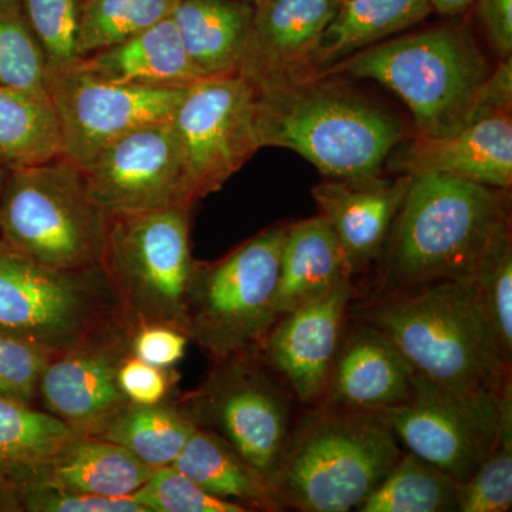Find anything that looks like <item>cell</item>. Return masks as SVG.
I'll return each mask as SVG.
<instances>
[{
    "label": "cell",
    "mask_w": 512,
    "mask_h": 512,
    "mask_svg": "<svg viewBox=\"0 0 512 512\" xmlns=\"http://www.w3.org/2000/svg\"><path fill=\"white\" fill-rule=\"evenodd\" d=\"M6 0H0V5H2V3H5Z\"/></svg>",
    "instance_id": "cell-46"
},
{
    "label": "cell",
    "mask_w": 512,
    "mask_h": 512,
    "mask_svg": "<svg viewBox=\"0 0 512 512\" xmlns=\"http://www.w3.org/2000/svg\"><path fill=\"white\" fill-rule=\"evenodd\" d=\"M399 457L396 437L375 414L323 406L291 433L269 485L282 507L348 512Z\"/></svg>",
    "instance_id": "cell-5"
},
{
    "label": "cell",
    "mask_w": 512,
    "mask_h": 512,
    "mask_svg": "<svg viewBox=\"0 0 512 512\" xmlns=\"http://www.w3.org/2000/svg\"><path fill=\"white\" fill-rule=\"evenodd\" d=\"M481 25L500 56L512 52V0H477Z\"/></svg>",
    "instance_id": "cell-42"
},
{
    "label": "cell",
    "mask_w": 512,
    "mask_h": 512,
    "mask_svg": "<svg viewBox=\"0 0 512 512\" xmlns=\"http://www.w3.org/2000/svg\"><path fill=\"white\" fill-rule=\"evenodd\" d=\"M413 379L412 366L392 340L363 322L343 333L323 393L325 406L377 413L403 403L412 394Z\"/></svg>",
    "instance_id": "cell-19"
},
{
    "label": "cell",
    "mask_w": 512,
    "mask_h": 512,
    "mask_svg": "<svg viewBox=\"0 0 512 512\" xmlns=\"http://www.w3.org/2000/svg\"><path fill=\"white\" fill-rule=\"evenodd\" d=\"M37 42L45 53L49 73L79 62V33L84 0H20Z\"/></svg>",
    "instance_id": "cell-33"
},
{
    "label": "cell",
    "mask_w": 512,
    "mask_h": 512,
    "mask_svg": "<svg viewBox=\"0 0 512 512\" xmlns=\"http://www.w3.org/2000/svg\"><path fill=\"white\" fill-rule=\"evenodd\" d=\"M286 227L259 232L221 261L195 262L185 335L214 362L256 350L279 319V265Z\"/></svg>",
    "instance_id": "cell-8"
},
{
    "label": "cell",
    "mask_w": 512,
    "mask_h": 512,
    "mask_svg": "<svg viewBox=\"0 0 512 512\" xmlns=\"http://www.w3.org/2000/svg\"><path fill=\"white\" fill-rule=\"evenodd\" d=\"M79 66L107 82L147 89H184L200 80L171 16L119 45L82 57Z\"/></svg>",
    "instance_id": "cell-22"
},
{
    "label": "cell",
    "mask_w": 512,
    "mask_h": 512,
    "mask_svg": "<svg viewBox=\"0 0 512 512\" xmlns=\"http://www.w3.org/2000/svg\"><path fill=\"white\" fill-rule=\"evenodd\" d=\"M10 173H12V168L0 161V202H2L3 192H5L6 184H8Z\"/></svg>",
    "instance_id": "cell-44"
},
{
    "label": "cell",
    "mask_w": 512,
    "mask_h": 512,
    "mask_svg": "<svg viewBox=\"0 0 512 512\" xmlns=\"http://www.w3.org/2000/svg\"><path fill=\"white\" fill-rule=\"evenodd\" d=\"M431 13L430 0H340L320 37L309 77L412 28Z\"/></svg>",
    "instance_id": "cell-26"
},
{
    "label": "cell",
    "mask_w": 512,
    "mask_h": 512,
    "mask_svg": "<svg viewBox=\"0 0 512 512\" xmlns=\"http://www.w3.org/2000/svg\"><path fill=\"white\" fill-rule=\"evenodd\" d=\"M82 173L90 197L110 217L194 205L173 119L119 138Z\"/></svg>",
    "instance_id": "cell-14"
},
{
    "label": "cell",
    "mask_w": 512,
    "mask_h": 512,
    "mask_svg": "<svg viewBox=\"0 0 512 512\" xmlns=\"http://www.w3.org/2000/svg\"><path fill=\"white\" fill-rule=\"evenodd\" d=\"M352 296L350 281L279 316L261 343L266 360L303 403L325 393Z\"/></svg>",
    "instance_id": "cell-16"
},
{
    "label": "cell",
    "mask_w": 512,
    "mask_h": 512,
    "mask_svg": "<svg viewBox=\"0 0 512 512\" xmlns=\"http://www.w3.org/2000/svg\"><path fill=\"white\" fill-rule=\"evenodd\" d=\"M134 326L121 323L56 353L40 377L45 412L80 436L101 437L130 404L119 370L131 353Z\"/></svg>",
    "instance_id": "cell-15"
},
{
    "label": "cell",
    "mask_w": 512,
    "mask_h": 512,
    "mask_svg": "<svg viewBox=\"0 0 512 512\" xmlns=\"http://www.w3.org/2000/svg\"><path fill=\"white\" fill-rule=\"evenodd\" d=\"M349 74L392 90L412 113L419 137H448L471 124L478 90L490 74L476 37L448 23L367 47L319 76Z\"/></svg>",
    "instance_id": "cell-4"
},
{
    "label": "cell",
    "mask_w": 512,
    "mask_h": 512,
    "mask_svg": "<svg viewBox=\"0 0 512 512\" xmlns=\"http://www.w3.org/2000/svg\"><path fill=\"white\" fill-rule=\"evenodd\" d=\"M350 276L339 239L323 215L289 225L279 265L278 315L315 301Z\"/></svg>",
    "instance_id": "cell-24"
},
{
    "label": "cell",
    "mask_w": 512,
    "mask_h": 512,
    "mask_svg": "<svg viewBox=\"0 0 512 512\" xmlns=\"http://www.w3.org/2000/svg\"><path fill=\"white\" fill-rule=\"evenodd\" d=\"M119 383L128 402L151 406L167 400L175 377L171 367L153 366L131 355L120 367Z\"/></svg>",
    "instance_id": "cell-39"
},
{
    "label": "cell",
    "mask_w": 512,
    "mask_h": 512,
    "mask_svg": "<svg viewBox=\"0 0 512 512\" xmlns=\"http://www.w3.org/2000/svg\"><path fill=\"white\" fill-rule=\"evenodd\" d=\"M512 507V417L500 440L466 483L460 484L458 511L505 512Z\"/></svg>",
    "instance_id": "cell-35"
},
{
    "label": "cell",
    "mask_w": 512,
    "mask_h": 512,
    "mask_svg": "<svg viewBox=\"0 0 512 512\" xmlns=\"http://www.w3.org/2000/svg\"><path fill=\"white\" fill-rule=\"evenodd\" d=\"M187 208L111 217L104 269L128 322L161 323L185 333V303L194 272Z\"/></svg>",
    "instance_id": "cell-9"
},
{
    "label": "cell",
    "mask_w": 512,
    "mask_h": 512,
    "mask_svg": "<svg viewBox=\"0 0 512 512\" xmlns=\"http://www.w3.org/2000/svg\"><path fill=\"white\" fill-rule=\"evenodd\" d=\"M340 0H258L242 76L268 89L311 76L312 57Z\"/></svg>",
    "instance_id": "cell-17"
},
{
    "label": "cell",
    "mask_w": 512,
    "mask_h": 512,
    "mask_svg": "<svg viewBox=\"0 0 512 512\" xmlns=\"http://www.w3.org/2000/svg\"><path fill=\"white\" fill-rule=\"evenodd\" d=\"M148 512H247V507L202 490L173 466L154 468L143 487L131 495Z\"/></svg>",
    "instance_id": "cell-36"
},
{
    "label": "cell",
    "mask_w": 512,
    "mask_h": 512,
    "mask_svg": "<svg viewBox=\"0 0 512 512\" xmlns=\"http://www.w3.org/2000/svg\"><path fill=\"white\" fill-rule=\"evenodd\" d=\"M183 330L161 323H147L134 329L131 353L158 367H173L183 359L188 345Z\"/></svg>",
    "instance_id": "cell-40"
},
{
    "label": "cell",
    "mask_w": 512,
    "mask_h": 512,
    "mask_svg": "<svg viewBox=\"0 0 512 512\" xmlns=\"http://www.w3.org/2000/svg\"><path fill=\"white\" fill-rule=\"evenodd\" d=\"M110 221L82 170L63 156L12 170L0 202V239L66 271L104 266Z\"/></svg>",
    "instance_id": "cell-6"
},
{
    "label": "cell",
    "mask_w": 512,
    "mask_h": 512,
    "mask_svg": "<svg viewBox=\"0 0 512 512\" xmlns=\"http://www.w3.org/2000/svg\"><path fill=\"white\" fill-rule=\"evenodd\" d=\"M478 298L493 329L501 352L511 365L512 357V247L511 235L501 239L487 255L476 275Z\"/></svg>",
    "instance_id": "cell-34"
},
{
    "label": "cell",
    "mask_w": 512,
    "mask_h": 512,
    "mask_svg": "<svg viewBox=\"0 0 512 512\" xmlns=\"http://www.w3.org/2000/svg\"><path fill=\"white\" fill-rule=\"evenodd\" d=\"M76 434L50 413L0 397V511H19L47 461Z\"/></svg>",
    "instance_id": "cell-21"
},
{
    "label": "cell",
    "mask_w": 512,
    "mask_h": 512,
    "mask_svg": "<svg viewBox=\"0 0 512 512\" xmlns=\"http://www.w3.org/2000/svg\"><path fill=\"white\" fill-rule=\"evenodd\" d=\"M503 191L450 175H413L386 242L384 284L400 291L471 281L511 235Z\"/></svg>",
    "instance_id": "cell-1"
},
{
    "label": "cell",
    "mask_w": 512,
    "mask_h": 512,
    "mask_svg": "<svg viewBox=\"0 0 512 512\" xmlns=\"http://www.w3.org/2000/svg\"><path fill=\"white\" fill-rule=\"evenodd\" d=\"M397 150V148H394ZM394 173L443 174L507 190L512 184L510 114L488 117L448 137H419L389 157Z\"/></svg>",
    "instance_id": "cell-18"
},
{
    "label": "cell",
    "mask_w": 512,
    "mask_h": 512,
    "mask_svg": "<svg viewBox=\"0 0 512 512\" xmlns=\"http://www.w3.org/2000/svg\"><path fill=\"white\" fill-rule=\"evenodd\" d=\"M259 147L288 148L330 181H367L403 141L392 114L335 82L312 76L256 89Z\"/></svg>",
    "instance_id": "cell-2"
},
{
    "label": "cell",
    "mask_w": 512,
    "mask_h": 512,
    "mask_svg": "<svg viewBox=\"0 0 512 512\" xmlns=\"http://www.w3.org/2000/svg\"><path fill=\"white\" fill-rule=\"evenodd\" d=\"M460 483L407 453L400 456L379 485L357 508L360 512H453L458 511Z\"/></svg>",
    "instance_id": "cell-30"
},
{
    "label": "cell",
    "mask_w": 512,
    "mask_h": 512,
    "mask_svg": "<svg viewBox=\"0 0 512 512\" xmlns=\"http://www.w3.org/2000/svg\"><path fill=\"white\" fill-rule=\"evenodd\" d=\"M171 18L200 79L241 73L251 40L252 3L178 0Z\"/></svg>",
    "instance_id": "cell-23"
},
{
    "label": "cell",
    "mask_w": 512,
    "mask_h": 512,
    "mask_svg": "<svg viewBox=\"0 0 512 512\" xmlns=\"http://www.w3.org/2000/svg\"><path fill=\"white\" fill-rule=\"evenodd\" d=\"M184 89H147L99 79L79 66L49 73L47 94L63 157L84 171L104 148L131 131L171 120Z\"/></svg>",
    "instance_id": "cell-13"
},
{
    "label": "cell",
    "mask_w": 512,
    "mask_h": 512,
    "mask_svg": "<svg viewBox=\"0 0 512 512\" xmlns=\"http://www.w3.org/2000/svg\"><path fill=\"white\" fill-rule=\"evenodd\" d=\"M512 106V60L504 57L497 69L488 74L478 90L471 124L488 117L510 114Z\"/></svg>",
    "instance_id": "cell-41"
},
{
    "label": "cell",
    "mask_w": 512,
    "mask_h": 512,
    "mask_svg": "<svg viewBox=\"0 0 512 512\" xmlns=\"http://www.w3.org/2000/svg\"><path fill=\"white\" fill-rule=\"evenodd\" d=\"M382 330L416 375L457 392L501 393L510 386L505 360L473 281L400 289L360 309Z\"/></svg>",
    "instance_id": "cell-3"
},
{
    "label": "cell",
    "mask_w": 512,
    "mask_h": 512,
    "mask_svg": "<svg viewBox=\"0 0 512 512\" xmlns=\"http://www.w3.org/2000/svg\"><path fill=\"white\" fill-rule=\"evenodd\" d=\"M242 2L252 3V5H254V3L258 2V0H242Z\"/></svg>",
    "instance_id": "cell-45"
},
{
    "label": "cell",
    "mask_w": 512,
    "mask_h": 512,
    "mask_svg": "<svg viewBox=\"0 0 512 512\" xmlns=\"http://www.w3.org/2000/svg\"><path fill=\"white\" fill-rule=\"evenodd\" d=\"M258 90L242 74L192 83L173 121L183 144L192 204L220 191L261 150L256 137Z\"/></svg>",
    "instance_id": "cell-12"
},
{
    "label": "cell",
    "mask_w": 512,
    "mask_h": 512,
    "mask_svg": "<svg viewBox=\"0 0 512 512\" xmlns=\"http://www.w3.org/2000/svg\"><path fill=\"white\" fill-rule=\"evenodd\" d=\"M63 156L50 100L0 86V161L30 167Z\"/></svg>",
    "instance_id": "cell-29"
},
{
    "label": "cell",
    "mask_w": 512,
    "mask_h": 512,
    "mask_svg": "<svg viewBox=\"0 0 512 512\" xmlns=\"http://www.w3.org/2000/svg\"><path fill=\"white\" fill-rule=\"evenodd\" d=\"M49 67L20 0L0 5V86L49 100Z\"/></svg>",
    "instance_id": "cell-32"
},
{
    "label": "cell",
    "mask_w": 512,
    "mask_h": 512,
    "mask_svg": "<svg viewBox=\"0 0 512 512\" xmlns=\"http://www.w3.org/2000/svg\"><path fill=\"white\" fill-rule=\"evenodd\" d=\"M477 0H430L431 10L444 18L463 15Z\"/></svg>",
    "instance_id": "cell-43"
},
{
    "label": "cell",
    "mask_w": 512,
    "mask_h": 512,
    "mask_svg": "<svg viewBox=\"0 0 512 512\" xmlns=\"http://www.w3.org/2000/svg\"><path fill=\"white\" fill-rule=\"evenodd\" d=\"M178 0H84L80 59L144 32L173 15Z\"/></svg>",
    "instance_id": "cell-31"
},
{
    "label": "cell",
    "mask_w": 512,
    "mask_h": 512,
    "mask_svg": "<svg viewBox=\"0 0 512 512\" xmlns=\"http://www.w3.org/2000/svg\"><path fill=\"white\" fill-rule=\"evenodd\" d=\"M197 429V421L183 403L168 400L151 406L130 403L101 439L126 448L154 470L173 466Z\"/></svg>",
    "instance_id": "cell-28"
},
{
    "label": "cell",
    "mask_w": 512,
    "mask_h": 512,
    "mask_svg": "<svg viewBox=\"0 0 512 512\" xmlns=\"http://www.w3.org/2000/svg\"><path fill=\"white\" fill-rule=\"evenodd\" d=\"M56 352L0 330V397L33 406L40 377Z\"/></svg>",
    "instance_id": "cell-37"
},
{
    "label": "cell",
    "mask_w": 512,
    "mask_h": 512,
    "mask_svg": "<svg viewBox=\"0 0 512 512\" xmlns=\"http://www.w3.org/2000/svg\"><path fill=\"white\" fill-rule=\"evenodd\" d=\"M173 467L208 494L242 504L249 511L282 510L268 481L212 430L198 427Z\"/></svg>",
    "instance_id": "cell-27"
},
{
    "label": "cell",
    "mask_w": 512,
    "mask_h": 512,
    "mask_svg": "<svg viewBox=\"0 0 512 512\" xmlns=\"http://www.w3.org/2000/svg\"><path fill=\"white\" fill-rule=\"evenodd\" d=\"M121 323L130 322L104 266L52 268L0 239V330L60 353Z\"/></svg>",
    "instance_id": "cell-7"
},
{
    "label": "cell",
    "mask_w": 512,
    "mask_h": 512,
    "mask_svg": "<svg viewBox=\"0 0 512 512\" xmlns=\"http://www.w3.org/2000/svg\"><path fill=\"white\" fill-rule=\"evenodd\" d=\"M410 181L412 175L400 174L394 180H326L313 188L320 215L335 231L350 274L366 268L382 254Z\"/></svg>",
    "instance_id": "cell-20"
},
{
    "label": "cell",
    "mask_w": 512,
    "mask_h": 512,
    "mask_svg": "<svg viewBox=\"0 0 512 512\" xmlns=\"http://www.w3.org/2000/svg\"><path fill=\"white\" fill-rule=\"evenodd\" d=\"M151 473L153 468L119 444L76 434L47 461L36 488L49 487L94 497H131Z\"/></svg>",
    "instance_id": "cell-25"
},
{
    "label": "cell",
    "mask_w": 512,
    "mask_h": 512,
    "mask_svg": "<svg viewBox=\"0 0 512 512\" xmlns=\"http://www.w3.org/2000/svg\"><path fill=\"white\" fill-rule=\"evenodd\" d=\"M19 511L28 512H148L131 497L107 498L40 487L23 495Z\"/></svg>",
    "instance_id": "cell-38"
},
{
    "label": "cell",
    "mask_w": 512,
    "mask_h": 512,
    "mask_svg": "<svg viewBox=\"0 0 512 512\" xmlns=\"http://www.w3.org/2000/svg\"><path fill=\"white\" fill-rule=\"evenodd\" d=\"M375 414L409 453L466 483L490 456L512 417L511 384L501 393L457 392L414 373L412 394Z\"/></svg>",
    "instance_id": "cell-10"
},
{
    "label": "cell",
    "mask_w": 512,
    "mask_h": 512,
    "mask_svg": "<svg viewBox=\"0 0 512 512\" xmlns=\"http://www.w3.org/2000/svg\"><path fill=\"white\" fill-rule=\"evenodd\" d=\"M181 403L198 427L227 440L269 483L291 436V410L256 350L215 362L200 389Z\"/></svg>",
    "instance_id": "cell-11"
}]
</instances>
